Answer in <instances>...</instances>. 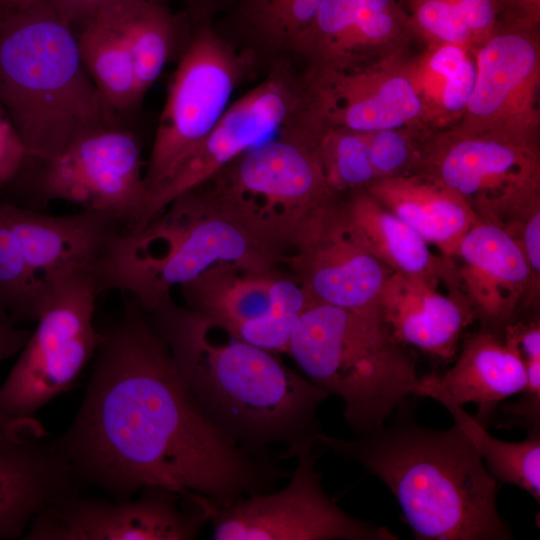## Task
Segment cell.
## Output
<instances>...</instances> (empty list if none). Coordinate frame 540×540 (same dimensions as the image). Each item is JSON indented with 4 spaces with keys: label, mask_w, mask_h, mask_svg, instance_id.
I'll return each mask as SVG.
<instances>
[{
    "label": "cell",
    "mask_w": 540,
    "mask_h": 540,
    "mask_svg": "<svg viewBox=\"0 0 540 540\" xmlns=\"http://www.w3.org/2000/svg\"><path fill=\"white\" fill-rule=\"evenodd\" d=\"M80 408L57 443L83 486L127 499L147 486L227 506L291 472L238 447L203 415L135 302L104 333Z\"/></svg>",
    "instance_id": "1"
},
{
    "label": "cell",
    "mask_w": 540,
    "mask_h": 540,
    "mask_svg": "<svg viewBox=\"0 0 540 540\" xmlns=\"http://www.w3.org/2000/svg\"><path fill=\"white\" fill-rule=\"evenodd\" d=\"M146 314L199 409L232 443L257 456L279 446L281 460L317 446L324 390L275 353L224 331L214 337L209 321L170 296Z\"/></svg>",
    "instance_id": "2"
},
{
    "label": "cell",
    "mask_w": 540,
    "mask_h": 540,
    "mask_svg": "<svg viewBox=\"0 0 540 540\" xmlns=\"http://www.w3.org/2000/svg\"><path fill=\"white\" fill-rule=\"evenodd\" d=\"M317 445L356 462L396 498L420 540H509L497 482L457 426L431 429L407 414L354 439L320 432Z\"/></svg>",
    "instance_id": "3"
},
{
    "label": "cell",
    "mask_w": 540,
    "mask_h": 540,
    "mask_svg": "<svg viewBox=\"0 0 540 540\" xmlns=\"http://www.w3.org/2000/svg\"><path fill=\"white\" fill-rule=\"evenodd\" d=\"M287 240L211 181L176 197L137 231L121 230L97 262L101 291L130 293L148 313L174 286L219 264L253 272L277 269Z\"/></svg>",
    "instance_id": "4"
},
{
    "label": "cell",
    "mask_w": 540,
    "mask_h": 540,
    "mask_svg": "<svg viewBox=\"0 0 540 540\" xmlns=\"http://www.w3.org/2000/svg\"><path fill=\"white\" fill-rule=\"evenodd\" d=\"M0 104L30 161L53 157L92 130L126 123L89 78L74 29L51 0L0 6Z\"/></svg>",
    "instance_id": "5"
},
{
    "label": "cell",
    "mask_w": 540,
    "mask_h": 540,
    "mask_svg": "<svg viewBox=\"0 0 540 540\" xmlns=\"http://www.w3.org/2000/svg\"><path fill=\"white\" fill-rule=\"evenodd\" d=\"M286 353L307 379L342 400L355 436L379 429L416 396L415 360L373 315L313 302L300 315Z\"/></svg>",
    "instance_id": "6"
},
{
    "label": "cell",
    "mask_w": 540,
    "mask_h": 540,
    "mask_svg": "<svg viewBox=\"0 0 540 540\" xmlns=\"http://www.w3.org/2000/svg\"><path fill=\"white\" fill-rule=\"evenodd\" d=\"M256 73L253 57L223 37L214 20H192L144 172L149 195L179 170L227 110L234 91Z\"/></svg>",
    "instance_id": "7"
},
{
    "label": "cell",
    "mask_w": 540,
    "mask_h": 540,
    "mask_svg": "<svg viewBox=\"0 0 540 540\" xmlns=\"http://www.w3.org/2000/svg\"><path fill=\"white\" fill-rule=\"evenodd\" d=\"M102 293L92 270H76L50 289L37 326L0 385V411L24 420L68 391L104 340L94 326L95 303Z\"/></svg>",
    "instance_id": "8"
},
{
    "label": "cell",
    "mask_w": 540,
    "mask_h": 540,
    "mask_svg": "<svg viewBox=\"0 0 540 540\" xmlns=\"http://www.w3.org/2000/svg\"><path fill=\"white\" fill-rule=\"evenodd\" d=\"M143 165L141 142L124 123L92 130L53 157L29 161L3 189L41 203L72 202L112 217L129 231L148 201Z\"/></svg>",
    "instance_id": "9"
},
{
    "label": "cell",
    "mask_w": 540,
    "mask_h": 540,
    "mask_svg": "<svg viewBox=\"0 0 540 540\" xmlns=\"http://www.w3.org/2000/svg\"><path fill=\"white\" fill-rule=\"evenodd\" d=\"M417 173L460 195L478 218L503 224L540 203L539 140L455 124L433 130Z\"/></svg>",
    "instance_id": "10"
},
{
    "label": "cell",
    "mask_w": 540,
    "mask_h": 540,
    "mask_svg": "<svg viewBox=\"0 0 540 540\" xmlns=\"http://www.w3.org/2000/svg\"><path fill=\"white\" fill-rule=\"evenodd\" d=\"M288 483L220 506L209 518L215 540H397L388 527L358 519L327 495L315 447L296 457Z\"/></svg>",
    "instance_id": "11"
},
{
    "label": "cell",
    "mask_w": 540,
    "mask_h": 540,
    "mask_svg": "<svg viewBox=\"0 0 540 540\" xmlns=\"http://www.w3.org/2000/svg\"><path fill=\"white\" fill-rule=\"evenodd\" d=\"M284 263L314 302L380 318L381 292L392 271L355 229L340 194L320 202L300 220Z\"/></svg>",
    "instance_id": "12"
},
{
    "label": "cell",
    "mask_w": 540,
    "mask_h": 540,
    "mask_svg": "<svg viewBox=\"0 0 540 540\" xmlns=\"http://www.w3.org/2000/svg\"><path fill=\"white\" fill-rule=\"evenodd\" d=\"M212 504L205 496L164 486L114 501L77 493L38 514L22 539L193 540L209 522Z\"/></svg>",
    "instance_id": "13"
},
{
    "label": "cell",
    "mask_w": 540,
    "mask_h": 540,
    "mask_svg": "<svg viewBox=\"0 0 540 540\" xmlns=\"http://www.w3.org/2000/svg\"><path fill=\"white\" fill-rule=\"evenodd\" d=\"M209 180L271 225L289 245L305 214L336 194L326 183L312 133L294 120Z\"/></svg>",
    "instance_id": "14"
},
{
    "label": "cell",
    "mask_w": 540,
    "mask_h": 540,
    "mask_svg": "<svg viewBox=\"0 0 540 540\" xmlns=\"http://www.w3.org/2000/svg\"><path fill=\"white\" fill-rule=\"evenodd\" d=\"M304 82L288 57L264 73L263 79L231 102L197 149L163 185L150 193L139 223L143 228L176 197L211 179L223 167L278 132L301 110Z\"/></svg>",
    "instance_id": "15"
},
{
    "label": "cell",
    "mask_w": 540,
    "mask_h": 540,
    "mask_svg": "<svg viewBox=\"0 0 540 540\" xmlns=\"http://www.w3.org/2000/svg\"><path fill=\"white\" fill-rule=\"evenodd\" d=\"M185 307L232 337L272 353L287 351L312 299L292 276L219 264L180 286Z\"/></svg>",
    "instance_id": "16"
},
{
    "label": "cell",
    "mask_w": 540,
    "mask_h": 540,
    "mask_svg": "<svg viewBox=\"0 0 540 540\" xmlns=\"http://www.w3.org/2000/svg\"><path fill=\"white\" fill-rule=\"evenodd\" d=\"M409 53L346 70H300L304 103L297 119L311 128L364 133L425 125L409 74Z\"/></svg>",
    "instance_id": "17"
},
{
    "label": "cell",
    "mask_w": 540,
    "mask_h": 540,
    "mask_svg": "<svg viewBox=\"0 0 540 540\" xmlns=\"http://www.w3.org/2000/svg\"><path fill=\"white\" fill-rule=\"evenodd\" d=\"M473 53L474 85L457 124L539 140L540 25L499 21Z\"/></svg>",
    "instance_id": "18"
},
{
    "label": "cell",
    "mask_w": 540,
    "mask_h": 540,
    "mask_svg": "<svg viewBox=\"0 0 540 540\" xmlns=\"http://www.w3.org/2000/svg\"><path fill=\"white\" fill-rule=\"evenodd\" d=\"M413 40L400 0H322L288 58L303 71L346 70L406 52Z\"/></svg>",
    "instance_id": "19"
},
{
    "label": "cell",
    "mask_w": 540,
    "mask_h": 540,
    "mask_svg": "<svg viewBox=\"0 0 540 540\" xmlns=\"http://www.w3.org/2000/svg\"><path fill=\"white\" fill-rule=\"evenodd\" d=\"M74 470L38 422L0 427V540L23 538L34 518L79 493Z\"/></svg>",
    "instance_id": "20"
},
{
    "label": "cell",
    "mask_w": 540,
    "mask_h": 540,
    "mask_svg": "<svg viewBox=\"0 0 540 540\" xmlns=\"http://www.w3.org/2000/svg\"><path fill=\"white\" fill-rule=\"evenodd\" d=\"M451 258L481 329L501 335L523 304L536 303L539 293L523 250L498 224L478 218Z\"/></svg>",
    "instance_id": "21"
},
{
    "label": "cell",
    "mask_w": 540,
    "mask_h": 540,
    "mask_svg": "<svg viewBox=\"0 0 540 540\" xmlns=\"http://www.w3.org/2000/svg\"><path fill=\"white\" fill-rule=\"evenodd\" d=\"M3 214L33 278L48 295L61 277L94 270L120 224L95 211L50 216L1 200Z\"/></svg>",
    "instance_id": "22"
},
{
    "label": "cell",
    "mask_w": 540,
    "mask_h": 540,
    "mask_svg": "<svg viewBox=\"0 0 540 540\" xmlns=\"http://www.w3.org/2000/svg\"><path fill=\"white\" fill-rule=\"evenodd\" d=\"M428 281L392 272L381 292L379 315L391 337L439 359H455L465 329L476 320L460 291L444 295Z\"/></svg>",
    "instance_id": "23"
},
{
    "label": "cell",
    "mask_w": 540,
    "mask_h": 540,
    "mask_svg": "<svg viewBox=\"0 0 540 540\" xmlns=\"http://www.w3.org/2000/svg\"><path fill=\"white\" fill-rule=\"evenodd\" d=\"M433 384L455 403H474V418L487 427L498 406L519 394L525 368L501 335L481 329L460 344L453 366L443 375L428 374Z\"/></svg>",
    "instance_id": "24"
},
{
    "label": "cell",
    "mask_w": 540,
    "mask_h": 540,
    "mask_svg": "<svg viewBox=\"0 0 540 540\" xmlns=\"http://www.w3.org/2000/svg\"><path fill=\"white\" fill-rule=\"evenodd\" d=\"M341 195L344 211L370 251L392 272L460 290L450 257L434 255L407 223L380 204L365 188ZM461 291V290H460Z\"/></svg>",
    "instance_id": "25"
},
{
    "label": "cell",
    "mask_w": 540,
    "mask_h": 540,
    "mask_svg": "<svg viewBox=\"0 0 540 540\" xmlns=\"http://www.w3.org/2000/svg\"><path fill=\"white\" fill-rule=\"evenodd\" d=\"M365 189L446 257L478 219L460 195L422 173L376 179Z\"/></svg>",
    "instance_id": "26"
},
{
    "label": "cell",
    "mask_w": 540,
    "mask_h": 540,
    "mask_svg": "<svg viewBox=\"0 0 540 540\" xmlns=\"http://www.w3.org/2000/svg\"><path fill=\"white\" fill-rule=\"evenodd\" d=\"M322 0H233L214 26L237 49L248 52L263 74L288 57Z\"/></svg>",
    "instance_id": "27"
},
{
    "label": "cell",
    "mask_w": 540,
    "mask_h": 540,
    "mask_svg": "<svg viewBox=\"0 0 540 540\" xmlns=\"http://www.w3.org/2000/svg\"><path fill=\"white\" fill-rule=\"evenodd\" d=\"M74 32L81 62L106 104L122 118L132 114L143 99L114 1L103 3Z\"/></svg>",
    "instance_id": "28"
},
{
    "label": "cell",
    "mask_w": 540,
    "mask_h": 540,
    "mask_svg": "<svg viewBox=\"0 0 540 540\" xmlns=\"http://www.w3.org/2000/svg\"><path fill=\"white\" fill-rule=\"evenodd\" d=\"M132 56L138 91L142 99L165 67L178 60L192 29L183 11L151 0H113Z\"/></svg>",
    "instance_id": "29"
},
{
    "label": "cell",
    "mask_w": 540,
    "mask_h": 540,
    "mask_svg": "<svg viewBox=\"0 0 540 540\" xmlns=\"http://www.w3.org/2000/svg\"><path fill=\"white\" fill-rule=\"evenodd\" d=\"M408 69L425 125L443 130L457 124L474 85L473 51L452 44L425 45L409 53Z\"/></svg>",
    "instance_id": "30"
},
{
    "label": "cell",
    "mask_w": 540,
    "mask_h": 540,
    "mask_svg": "<svg viewBox=\"0 0 540 540\" xmlns=\"http://www.w3.org/2000/svg\"><path fill=\"white\" fill-rule=\"evenodd\" d=\"M416 396L441 403L473 444L486 469L500 484H511L540 502V429L528 431L520 442H508L491 435L485 426L439 390L428 374L419 377Z\"/></svg>",
    "instance_id": "31"
},
{
    "label": "cell",
    "mask_w": 540,
    "mask_h": 540,
    "mask_svg": "<svg viewBox=\"0 0 540 540\" xmlns=\"http://www.w3.org/2000/svg\"><path fill=\"white\" fill-rule=\"evenodd\" d=\"M303 125V124H302ZM306 127L328 187L336 194L365 188L375 178L366 133L339 127Z\"/></svg>",
    "instance_id": "32"
},
{
    "label": "cell",
    "mask_w": 540,
    "mask_h": 540,
    "mask_svg": "<svg viewBox=\"0 0 540 540\" xmlns=\"http://www.w3.org/2000/svg\"><path fill=\"white\" fill-rule=\"evenodd\" d=\"M46 298L21 256L0 200V306L19 324L36 321Z\"/></svg>",
    "instance_id": "33"
},
{
    "label": "cell",
    "mask_w": 540,
    "mask_h": 540,
    "mask_svg": "<svg viewBox=\"0 0 540 540\" xmlns=\"http://www.w3.org/2000/svg\"><path fill=\"white\" fill-rule=\"evenodd\" d=\"M432 131L428 126L419 124L366 133L375 178L417 173L425 142Z\"/></svg>",
    "instance_id": "34"
},
{
    "label": "cell",
    "mask_w": 540,
    "mask_h": 540,
    "mask_svg": "<svg viewBox=\"0 0 540 540\" xmlns=\"http://www.w3.org/2000/svg\"><path fill=\"white\" fill-rule=\"evenodd\" d=\"M29 160L23 139L0 104V189L18 176Z\"/></svg>",
    "instance_id": "35"
},
{
    "label": "cell",
    "mask_w": 540,
    "mask_h": 540,
    "mask_svg": "<svg viewBox=\"0 0 540 540\" xmlns=\"http://www.w3.org/2000/svg\"><path fill=\"white\" fill-rule=\"evenodd\" d=\"M452 1L471 33L476 49L496 29L501 18V2L500 0Z\"/></svg>",
    "instance_id": "36"
},
{
    "label": "cell",
    "mask_w": 540,
    "mask_h": 540,
    "mask_svg": "<svg viewBox=\"0 0 540 540\" xmlns=\"http://www.w3.org/2000/svg\"><path fill=\"white\" fill-rule=\"evenodd\" d=\"M31 331L19 328L8 313L0 311V364L19 354L26 345ZM36 418L15 420L0 411V427H15L36 422Z\"/></svg>",
    "instance_id": "37"
},
{
    "label": "cell",
    "mask_w": 540,
    "mask_h": 540,
    "mask_svg": "<svg viewBox=\"0 0 540 540\" xmlns=\"http://www.w3.org/2000/svg\"><path fill=\"white\" fill-rule=\"evenodd\" d=\"M500 21L540 25V0H500Z\"/></svg>",
    "instance_id": "38"
},
{
    "label": "cell",
    "mask_w": 540,
    "mask_h": 540,
    "mask_svg": "<svg viewBox=\"0 0 540 540\" xmlns=\"http://www.w3.org/2000/svg\"><path fill=\"white\" fill-rule=\"evenodd\" d=\"M156 3L170 5L172 1L182 4V10L191 20H215L224 13L233 0H151Z\"/></svg>",
    "instance_id": "39"
},
{
    "label": "cell",
    "mask_w": 540,
    "mask_h": 540,
    "mask_svg": "<svg viewBox=\"0 0 540 540\" xmlns=\"http://www.w3.org/2000/svg\"><path fill=\"white\" fill-rule=\"evenodd\" d=\"M108 0H51L60 15L76 29L98 7Z\"/></svg>",
    "instance_id": "40"
},
{
    "label": "cell",
    "mask_w": 540,
    "mask_h": 540,
    "mask_svg": "<svg viewBox=\"0 0 540 540\" xmlns=\"http://www.w3.org/2000/svg\"><path fill=\"white\" fill-rule=\"evenodd\" d=\"M43 0H0V6L7 8H24Z\"/></svg>",
    "instance_id": "41"
},
{
    "label": "cell",
    "mask_w": 540,
    "mask_h": 540,
    "mask_svg": "<svg viewBox=\"0 0 540 540\" xmlns=\"http://www.w3.org/2000/svg\"><path fill=\"white\" fill-rule=\"evenodd\" d=\"M0 308H2V307L0 306ZM2 309H3V308H2Z\"/></svg>",
    "instance_id": "42"
}]
</instances>
